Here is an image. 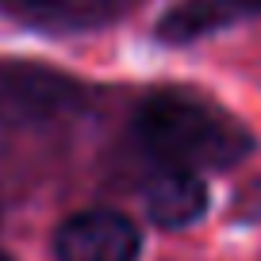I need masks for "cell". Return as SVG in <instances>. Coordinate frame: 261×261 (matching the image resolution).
<instances>
[{"instance_id": "obj_1", "label": "cell", "mask_w": 261, "mask_h": 261, "mask_svg": "<svg viewBox=\"0 0 261 261\" xmlns=\"http://www.w3.org/2000/svg\"><path fill=\"white\" fill-rule=\"evenodd\" d=\"M135 135L173 169H227L253 154V135L223 108L180 89L146 96L135 112Z\"/></svg>"}, {"instance_id": "obj_2", "label": "cell", "mask_w": 261, "mask_h": 261, "mask_svg": "<svg viewBox=\"0 0 261 261\" xmlns=\"http://www.w3.org/2000/svg\"><path fill=\"white\" fill-rule=\"evenodd\" d=\"M85 96L77 77H65L50 65L35 62H0V119L4 123H31L50 119Z\"/></svg>"}, {"instance_id": "obj_3", "label": "cell", "mask_w": 261, "mask_h": 261, "mask_svg": "<svg viewBox=\"0 0 261 261\" xmlns=\"http://www.w3.org/2000/svg\"><path fill=\"white\" fill-rule=\"evenodd\" d=\"M142 234L123 212L89 207L58 227L54 257L58 261H139Z\"/></svg>"}, {"instance_id": "obj_4", "label": "cell", "mask_w": 261, "mask_h": 261, "mask_svg": "<svg viewBox=\"0 0 261 261\" xmlns=\"http://www.w3.org/2000/svg\"><path fill=\"white\" fill-rule=\"evenodd\" d=\"M207 185L196 169H169L146 185V215L162 230H185L207 215Z\"/></svg>"}, {"instance_id": "obj_5", "label": "cell", "mask_w": 261, "mask_h": 261, "mask_svg": "<svg viewBox=\"0 0 261 261\" xmlns=\"http://www.w3.org/2000/svg\"><path fill=\"white\" fill-rule=\"evenodd\" d=\"M8 12H16V16H46V12L62 8L65 0H0Z\"/></svg>"}, {"instance_id": "obj_6", "label": "cell", "mask_w": 261, "mask_h": 261, "mask_svg": "<svg viewBox=\"0 0 261 261\" xmlns=\"http://www.w3.org/2000/svg\"><path fill=\"white\" fill-rule=\"evenodd\" d=\"M223 12V19H234V16H261V0H215Z\"/></svg>"}, {"instance_id": "obj_7", "label": "cell", "mask_w": 261, "mask_h": 261, "mask_svg": "<svg viewBox=\"0 0 261 261\" xmlns=\"http://www.w3.org/2000/svg\"><path fill=\"white\" fill-rule=\"evenodd\" d=\"M0 261H16V257H12V253H4V250H0Z\"/></svg>"}]
</instances>
